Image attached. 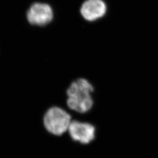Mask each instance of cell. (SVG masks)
Segmentation results:
<instances>
[{
    "instance_id": "obj_1",
    "label": "cell",
    "mask_w": 158,
    "mask_h": 158,
    "mask_svg": "<svg viewBox=\"0 0 158 158\" xmlns=\"http://www.w3.org/2000/svg\"><path fill=\"white\" fill-rule=\"evenodd\" d=\"M94 91L93 85L86 79H77L71 83L66 94L68 107L76 113L85 114L90 111L94 105L91 93Z\"/></svg>"
},
{
    "instance_id": "obj_2",
    "label": "cell",
    "mask_w": 158,
    "mask_h": 158,
    "mask_svg": "<svg viewBox=\"0 0 158 158\" xmlns=\"http://www.w3.org/2000/svg\"><path fill=\"white\" fill-rule=\"evenodd\" d=\"M72 121L71 115L66 110L57 106H53L46 111L43 123L48 133L59 137L68 131Z\"/></svg>"
},
{
    "instance_id": "obj_3",
    "label": "cell",
    "mask_w": 158,
    "mask_h": 158,
    "mask_svg": "<svg viewBox=\"0 0 158 158\" xmlns=\"http://www.w3.org/2000/svg\"><path fill=\"white\" fill-rule=\"evenodd\" d=\"M68 132L73 141L82 145L90 144L96 138V126L87 121L72 120Z\"/></svg>"
},
{
    "instance_id": "obj_4",
    "label": "cell",
    "mask_w": 158,
    "mask_h": 158,
    "mask_svg": "<svg viewBox=\"0 0 158 158\" xmlns=\"http://www.w3.org/2000/svg\"><path fill=\"white\" fill-rule=\"evenodd\" d=\"M27 17L31 25L42 27L53 20V11L51 6L48 4L36 2L29 8Z\"/></svg>"
},
{
    "instance_id": "obj_5",
    "label": "cell",
    "mask_w": 158,
    "mask_h": 158,
    "mask_svg": "<svg viewBox=\"0 0 158 158\" xmlns=\"http://www.w3.org/2000/svg\"><path fill=\"white\" fill-rule=\"evenodd\" d=\"M80 11L86 21L93 22L106 15L107 6L103 0H85L82 4Z\"/></svg>"
}]
</instances>
